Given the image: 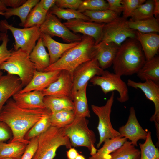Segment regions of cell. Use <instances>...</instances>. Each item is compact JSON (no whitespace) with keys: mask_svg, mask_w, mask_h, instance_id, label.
<instances>
[{"mask_svg":"<svg viewBox=\"0 0 159 159\" xmlns=\"http://www.w3.org/2000/svg\"><path fill=\"white\" fill-rule=\"evenodd\" d=\"M51 114L47 108L31 110L21 108L10 99L0 112V122L6 124L11 130L12 135L11 142L28 144L30 141L24 138L27 132L37 121Z\"/></svg>","mask_w":159,"mask_h":159,"instance_id":"6da1fadb","label":"cell"},{"mask_svg":"<svg viewBox=\"0 0 159 159\" xmlns=\"http://www.w3.org/2000/svg\"><path fill=\"white\" fill-rule=\"evenodd\" d=\"M146 61L136 38H129L119 47L113 63L114 73L120 76L137 74Z\"/></svg>","mask_w":159,"mask_h":159,"instance_id":"7a4b0ae2","label":"cell"},{"mask_svg":"<svg viewBox=\"0 0 159 159\" xmlns=\"http://www.w3.org/2000/svg\"><path fill=\"white\" fill-rule=\"evenodd\" d=\"M96 54L94 39L83 35L79 44L66 51L57 61L50 64L44 71L65 70L72 73L80 65L95 58Z\"/></svg>","mask_w":159,"mask_h":159,"instance_id":"3957f363","label":"cell"},{"mask_svg":"<svg viewBox=\"0 0 159 159\" xmlns=\"http://www.w3.org/2000/svg\"><path fill=\"white\" fill-rule=\"evenodd\" d=\"M65 146L72 148L69 138L63 128L51 126L39 136L37 147L32 159H53L57 149Z\"/></svg>","mask_w":159,"mask_h":159,"instance_id":"277c9868","label":"cell"},{"mask_svg":"<svg viewBox=\"0 0 159 159\" xmlns=\"http://www.w3.org/2000/svg\"><path fill=\"white\" fill-rule=\"evenodd\" d=\"M0 69L17 76L23 87L29 83L36 70L29 55L21 49L12 51L8 59L0 65Z\"/></svg>","mask_w":159,"mask_h":159,"instance_id":"5b68a950","label":"cell"},{"mask_svg":"<svg viewBox=\"0 0 159 159\" xmlns=\"http://www.w3.org/2000/svg\"><path fill=\"white\" fill-rule=\"evenodd\" d=\"M88 122L86 118L75 117L72 123L63 129L72 146L87 147L92 155L97 150L95 145L96 138L94 132L88 127Z\"/></svg>","mask_w":159,"mask_h":159,"instance_id":"8992f818","label":"cell"},{"mask_svg":"<svg viewBox=\"0 0 159 159\" xmlns=\"http://www.w3.org/2000/svg\"><path fill=\"white\" fill-rule=\"evenodd\" d=\"M7 30L10 31L14 38V50L21 49L29 55L40 36L39 27L18 28L9 24L5 20H1L0 31L4 32Z\"/></svg>","mask_w":159,"mask_h":159,"instance_id":"52a82bcc","label":"cell"},{"mask_svg":"<svg viewBox=\"0 0 159 159\" xmlns=\"http://www.w3.org/2000/svg\"><path fill=\"white\" fill-rule=\"evenodd\" d=\"M136 38V31L129 27L127 19L118 16L105 24L102 39L97 44L113 42L120 47L127 39Z\"/></svg>","mask_w":159,"mask_h":159,"instance_id":"ba28073f","label":"cell"},{"mask_svg":"<svg viewBox=\"0 0 159 159\" xmlns=\"http://www.w3.org/2000/svg\"><path fill=\"white\" fill-rule=\"evenodd\" d=\"M114 99V92H113L104 105L98 106L92 105L91 106L99 120L97 128L100 140L97 145V148L106 140L120 136L119 132L113 128L111 122L110 115Z\"/></svg>","mask_w":159,"mask_h":159,"instance_id":"9c48e42d","label":"cell"},{"mask_svg":"<svg viewBox=\"0 0 159 159\" xmlns=\"http://www.w3.org/2000/svg\"><path fill=\"white\" fill-rule=\"evenodd\" d=\"M94 85L100 86L105 94L115 91L117 92L119 96L117 100L122 103L127 101L129 95L127 85L121 79V76L107 70H104L102 74L96 76L90 80Z\"/></svg>","mask_w":159,"mask_h":159,"instance_id":"30bf717a","label":"cell"},{"mask_svg":"<svg viewBox=\"0 0 159 159\" xmlns=\"http://www.w3.org/2000/svg\"><path fill=\"white\" fill-rule=\"evenodd\" d=\"M41 33L49 35L51 37L57 36L61 38L68 43L79 42L82 36L75 34L62 23L55 15L48 11L45 21L39 27Z\"/></svg>","mask_w":159,"mask_h":159,"instance_id":"8fae6325","label":"cell"},{"mask_svg":"<svg viewBox=\"0 0 159 159\" xmlns=\"http://www.w3.org/2000/svg\"><path fill=\"white\" fill-rule=\"evenodd\" d=\"M103 71L95 57L77 67L72 73L73 87L72 99L78 90L87 84L89 81L94 77L101 75Z\"/></svg>","mask_w":159,"mask_h":159,"instance_id":"7c38bea8","label":"cell"},{"mask_svg":"<svg viewBox=\"0 0 159 159\" xmlns=\"http://www.w3.org/2000/svg\"><path fill=\"white\" fill-rule=\"evenodd\" d=\"M127 85L136 89L141 90L146 98L152 101L155 106L154 114L150 119L154 122L156 128L157 136L159 139V83L148 80L144 82H137L130 79L127 80Z\"/></svg>","mask_w":159,"mask_h":159,"instance_id":"4fadbf2b","label":"cell"},{"mask_svg":"<svg viewBox=\"0 0 159 159\" xmlns=\"http://www.w3.org/2000/svg\"><path fill=\"white\" fill-rule=\"evenodd\" d=\"M71 31L79 33L92 37L95 41V45L101 41L103 29L105 24L87 21L84 20L74 19L63 23Z\"/></svg>","mask_w":159,"mask_h":159,"instance_id":"5bb4252c","label":"cell"},{"mask_svg":"<svg viewBox=\"0 0 159 159\" xmlns=\"http://www.w3.org/2000/svg\"><path fill=\"white\" fill-rule=\"evenodd\" d=\"M73 87L72 73L63 70L56 80L42 91L44 96L67 97L72 98Z\"/></svg>","mask_w":159,"mask_h":159,"instance_id":"9a60e30c","label":"cell"},{"mask_svg":"<svg viewBox=\"0 0 159 159\" xmlns=\"http://www.w3.org/2000/svg\"><path fill=\"white\" fill-rule=\"evenodd\" d=\"M120 136L128 139L135 146H138V141L145 140L147 132L140 126L137 119L134 108L132 107L129 110V114L126 124L120 127L118 131Z\"/></svg>","mask_w":159,"mask_h":159,"instance_id":"2e32d148","label":"cell"},{"mask_svg":"<svg viewBox=\"0 0 159 159\" xmlns=\"http://www.w3.org/2000/svg\"><path fill=\"white\" fill-rule=\"evenodd\" d=\"M61 71L41 72L36 70L29 83L19 92L24 93L34 90L42 91L57 79Z\"/></svg>","mask_w":159,"mask_h":159,"instance_id":"e0dca14e","label":"cell"},{"mask_svg":"<svg viewBox=\"0 0 159 159\" xmlns=\"http://www.w3.org/2000/svg\"><path fill=\"white\" fill-rule=\"evenodd\" d=\"M22 88L17 76L7 74L0 77V112L7 101Z\"/></svg>","mask_w":159,"mask_h":159,"instance_id":"ac0fdd59","label":"cell"},{"mask_svg":"<svg viewBox=\"0 0 159 159\" xmlns=\"http://www.w3.org/2000/svg\"><path fill=\"white\" fill-rule=\"evenodd\" d=\"M44 96L42 91L34 90L18 92L13 96V100L19 107L28 109L47 108L44 102Z\"/></svg>","mask_w":159,"mask_h":159,"instance_id":"d6986e66","label":"cell"},{"mask_svg":"<svg viewBox=\"0 0 159 159\" xmlns=\"http://www.w3.org/2000/svg\"><path fill=\"white\" fill-rule=\"evenodd\" d=\"M40 37L44 46L48 50L50 65L57 61L66 51L76 46L80 42L67 43H60L43 33H41Z\"/></svg>","mask_w":159,"mask_h":159,"instance_id":"ffe728a7","label":"cell"},{"mask_svg":"<svg viewBox=\"0 0 159 159\" xmlns=\"http://www.w3.org/2000/svg\"><path fill=\"white\" fill-rule=\"evenodd\" d=\"M136 39L140 45L146 61L157 55L159 48V35L157 33H143L136 31Z\"/></svg>","mask_w":159,"mask_h":159,"instance_id":"44dd1931","label":"cell"},{"mask_svg":"<svg viewBox=\"0 0 159 159\" xmlns=\"http://www.w3.org/2000/svg\"><path fill=\"white\" fill-rule=\"evenodd\" d=\"M95 47V58L100 67L105 70L112 65L119 47L113 42H109L97 44Z\"/></svg>","mask_w":159,"mask_h":159,"instance_id":"7402d4cb","label":"cell"},{"mask_svg":"<svg viewBox=\"0 0 159 159\" xmlns=\"http://www.w3.org/2000/svg\"><path fill=\"white\" fill-rule=\"evenodd\" d=\"M29 57L37 71L44 72L50 65L49 54L47 52L40 37L29 54Z\"/></svg>","mask_w":159,"mask_h":159,"instance_id":"603a6c76","label":"cell"},{"mask_svg":"<svg viewBox=\"0 0 159 159\" xmlns=\"http://www.w3.org/2000/svg\"><path fill=\"white\" fill-rule=\"evenodd\" d=\"M141 80H151L159 83V57L156 55L144 64L136 74Z\"/></svg>","mask_w":159,"mask_h":159,"instance_id":"cb8c5ba5","label":"cell"},{"mask_svg":"<svg viewBox=\"0 0 159 159\" xmlns=\"http://www.w3.org/2000/svg\"><path fill=\"white\" fill-rule=\"evenodd\" d=\"M87 85L78 90L72 97L75 117L86 118L90 117L86 96Z\"/></svg>","mask_w":159,"mask_h":159,"instance_id":"d4e9b609","label":"cell"},{"mask_svg":"<svg viewBox=\"0 0 159 159\" xmlns=\"http://www.w3.org/2000/svg\"><path fill=\"white\" fill-rule=\"evenodd\" d=\"M44 102L46 107L52 113L62 110H74L73 101L70 97L45 96Z\"/></svg>","mask_w":159,"mask_h":159,"instance_id":"484cf974","label":"cell"},{"mask_svg":"<svg viewBox=\"0 0 159 159\" xmlns=\"http://www.w3.org/2000/svg\"><path fill=\"white\" fill-rule=\"evenodd\" d=\"M128 23L130 28L142 33H157L159 32V20L154 16L140 20L130 18L128 20Z\"/></svg>","mask_w":159,"mask_h":159,"instance_id":"4316f807","label":"cell"},{"mask_svg":"<svg viewBox=\"0 0 159 159\" xmlns=\"http://www.w3.org/2000/svg\"><path fill=\"white\" fill-rule=\"evenodd\" d=\"M127 139L120 136L108 139L104 142L102 146L97 150L96 153L88 159H105V158L120 147Z\"/></svg>","mask_w":159,"mask_h":159,"instance_id":"83f0119b","label":"cell"},{"mask_svg":"<svg viewBox=\"0 0 159 159\" xmlns=\"http://www.w3.org/2000/svg\"><path fill=\"white\" fill-rule=\"evenodd\" d=\"M140 150L136 148L130 141L127 140L105 159H140Z\"/></svg>","mask_w":159,"mask_h":159,"instance_id":"f1b7e54d","label":"cell"},{"mask_svg":"<svg viewBox=\"0 0 159 159\" xmlns=\"http://www.w3.org/2000/svg\"><path fill=\"white\" fill-rule=\"evenodd\" d=\"M27 144L19 142L0 144V158L21 159Z\"/></svg>","mask_w":159,"mask_h":159,"instance_id":"f546056e","label":"cell"},{"mask_svg":"<svg viewBox=\"0 0 159 159\" xmlns=\"http://www.w3.org/2000/svg\"><path fill=\"white\" fill-rule=\"evenodd\" d=\"M39 0H27L22 5L15 8H8L3 15L8 19L13 16H18L21 21L20 25L24 26L29 13L39 1Z\"/></svg>","mask_w":159,"mask_h":159,"instance_id":"4dcf8cb0","label":"cell"},{"mask_svg":"<svg viewBox=\"0 0 159 159\" xmlns=\"http://www.w3.org/2000/svg\"><path fill=\"white\" fill-rule=\"evenodd\" d=\"M75 116L74 110H62L52 113L51 126L63 128L72 123Z\"/></svg>","mask_w":159,"mask_h":159,"instance_id":"1f68e13d","label":"cell"},{"mask_svg":"<svg viewBox=\"0 0 159 159\" xmlns=\"http://www.w3.org/2000/svg\"><path fill=\"white\" fill-rule=\"evenodd\" d=\"M47 13L43 9L39 2L29 13L24 27L25 28L34 26L40 27L45 21Z\"/></svg>","mask_w":159,"mask_h":159,"instance_id":"d6a6232c","label":"cell"},{"mask_svg":"<svg viewBox=\"0 0 159 159\" xmlns=\"http://www.w3.org/2000/svg\"><path fill=\"white\" fill-rule=\"evenodd\" d=\"M83 13L90 18L89 21L100 24L108 23L119 16L109 9L97 11L86 10Z\"/></svg>","mask_w":159,"mask_h":159,"instance_id":"836d02e7","label":"cell"},{"mask_svg":"<svg viewBox=\"0 0 159 159\" xmlns=\"http://www.w3.org/2000/svg\"><path fill=\"white\" fill-rule=\"evenodd\" d=\"M145 142L139 144L140 149V159H159V150L154 144L151 132H147Z\"/></svg>","mask_w":159,"mask_h":159,"instance_id":"e575fe53","label":"cell"},{"mask_svg":"<svg viewBox=\"0 0 159 159\" xmlns=\"http://www.w3.org/2000/svg\"><path fill=\"white\" fill-rule=\"evenodd\" d=\"M57 17L68 21L74 19H81L89 21L90 18L77 10L58 7L55 5L48 11Z\"/></svg>","mask_w":159,"mask_h":159,"instance_id":"d590c367","label":"cell"},{"mask_svg":"<svg viewBox=\"0 0 159 159\" xmlns=\"http://www.w3.org/2000/svg\"><path fill=\"white\" fill-rule=\"evenodd\" d=\"M51 116L45 117L35 123L25 135V139L29 141L48 130L51 127Z\"/></svg>","mask_w":159,"mask_h":159,"instance_id":"8d00e7d4","label":"cell"},{"mask_svg":"<svg viewBox=\"0 0 159 159\" xmlns=\"http://www.w3.org/2000/svg\"><path fill=\"white\" fill-rule=\"evenodd\" d=\"M154 0L146 1L132 13L130 17L133 20H140L153 17Z\"/></svg>","mask_w":159,"mask_h":159,"instance_id":"74e56055","label":"cell"},{"mask_svg":"<svg viewBox=\"0 0 159 159\" xmlns=\"http://www.w3.org/2000/svg\"><path fill=\"white\" fill-rule=\"evenodd\" d=\"M108 4L104 0H85L83 1L77 10L82 13L85 11H97L108 9Z\"/></svg>","mask_w":159,"mask_h":159,"instance_id":"f35d334b","label":"cell"},{"mask_svg":"<svg viewBox=\"0 0 159 159\" xmlns=\"http://www.w3.org/2000/svg\"><path fill=\"white\" fill-rule=\"evenodd\" d=\"M7 32L0 33V65L8 59L12 52L7 47L9 41Z\"/></svg>","mask_w":159,"mask_h":159,"instance_id":"ab89813d","label":"cell"},{"mask_svg":"<svg viewBox=\"0 0 159 159\" xmlns=\"http://www.w3.org/2000/svg\"><path fill=\"white\" fill-rule=\"evenodd\" d=\"M145 0H122L124 9L122 17L125 19L130 17L134 11Z\"/></svg>","mask_w":159,"mask_h":159,"instance_id":"60d3db41","label":"cell"},{"mask_svg":"<svg viewBox=\"0 0 159 159\" xmlns=\"http://www.w3.org/2000/svg\"><path fill=\"white\" fill-rule=\"evenodd\" d=\"M38 137L30 140L21 159H32L37 149Z\"/></svg>","mask_w":159,"mask_h":159,"instance_id":"b9f144b4","label":"cell"},{"mask_svg":"<svg viewBox=\"0 0 159 159\" xmlns=\"http://www.w3.org/2000/svg\"><path fill=\"white\" fill-rule=\"evenodd\" d=\"M82 1L81 0H56L55 5L60 8L77 10Z\"/></svg>","mask_w":159,"mask_h":159,"instance_id":"7bdbcfd3","label":"cell"},{"mask_svg":"<svg viewBox=\"0 0 159 159\" xmlns=\"http://www.w3.org/2000/svg\"><path fill=\"white\" fill-rule=\"evenodd\" d=\"M109 6V9L114 12L119 16L123 12L124 7L122 0H107Z\"/></svg>","mask_w":159,"mask_h":159,"instance_id":"ee69618b","label":"cell"},{"mask_svg":"<svg viewBox=\"0 0 159 159\" xmlns=\"http://www.w3.org/2000/svg\"><path fill=\"white\" fill-rule=\"evenodd\" d=\"M11 134L9 127L4 123L0 122V144L11 138Z\"/></svg>","mask_w":159,"mask_h":159,"instance_id":"f6af8a7d","label":"cell"},{"mask_svg":"<svg viewBox=\"0 0 159 159\" xmlns=\"http://www.w3.org/2000/svg\"><path fill=\"white\" fill-rule=\"evenodd\" d=\"M26 0H3V2L7 6L12 8H17L24 4Z\"/></svg>","mask_w":159,"mask_h":159,"instance_id":"bcb514c9","label":"cell"},{"mask_svg":"<svg viewBox=\"0 0 159 159\" xmlns=\"http://www.w3.org/2000/svg\"><path fill=\"white\" fill-rule=\"evenodd\" d=\"M56 0H41L39 1L42 7L46 12L55 5Z\"/></svg>","mask_w":159,"mask_h":159,"instance_id":"7dc6e473","label":"cell"},{"mask_svg":"<svg viewBox=\"0 0 159 159\" xmlns=\"http://www.w3.org/2000/svg\"><path fill=\"white\" fill-rule=\"evenodd\" d=\"M79 154L77 150L74 148H71L67 152V159H75Z\"/></svg>","mask_w":159,"mask_h":159,"instance_id":"c3c4849f","label":"cell"},{"mask_svg":"<svg viewBox=\"0 0 159 159\" xmlns=\"http://www.w3.org/2000/svg\"><path fill=\"white\" fill-rule=\"evenodd\" d=\"M154 6L153 11L154 17L159 20V0H154Z\"/></svg>","mask_w":159,"mask_h":159,"instance_id":"681fc988","label":"cell"},{"mask_svg":"<svg viewBox=\"0 0 159 159\" xmlns=\"http://www.w3.org/2000/svg\"><path fill=\"white\" fill-rule=\"evenodd\" d=\"M8 8L3 2V0H0V12H5Z\"/></svg>","mask_w":159,"mask_h":159,"instance_id":"f907efd6","label":"cell"},{"mask_svg":"<svg viewBox=\"0 0 159 159\" xmlns=\"http://www.w3.org/2000/svg\"><path fill=\"white\" fill-rule=\"evenodd\" d=\"M75 159H86L85 158L80 154H79Z\"/></svg>","mask_w":159,"mask_h":159,"instance_id":"816d5d0a","label":"cell"},{"mask_svg":"<svg viewBox=\"0 0 159 159\" xmlns=\"http://www.w3.org/2000/svg\"><path fill=\"white\" fill-rule=\"evenodd\" d=\"M0 159H14L11 158H0Z\"/></svg>","mask_w":159,"mask_h":159,"instance_id":"f5cc1de1","label":"cell"},{"mask_svg":"<svg viewBox=\"0 0 159 159\" xmlns=\"http://www.w3.org/2000/svg\"><path fill=\"white\" fill-rule=\"evenodd\" d=\"M2 75V72L1 70L0 69V77Z\"/></svg>","mask_w":159,"mask_h":159,"instance_id":"db71d44e","label":"cell"},{"mask_svg":"<svg viewBox=\"0 0 159 159\" xmlns=\"http://www.w3.org/2000/svg\"><path fill=\"white\" fill-rule=\"evenodd\" d=\"M3 14H4V12H0V15H2L3 16Z\"/></svg>","mask_w":159,"mask_h":159,"instance_id":"11a10c76","label":"cell"}]
</instances>
